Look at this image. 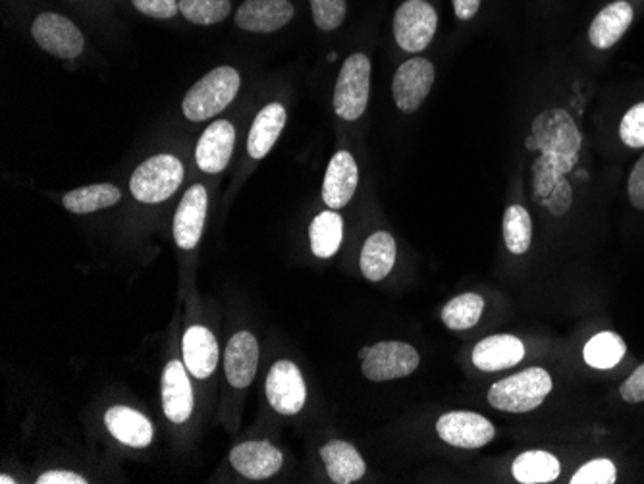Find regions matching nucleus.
<instances>
[{"instance_id":"obj_42","label":"nucleus","mask_w":644,"mask_h":484,"mask_svg":"<svg viewBox=\"0 0 644 484\" xmlns=\"http://www.w3.org/2000/svg\"><path fill=\"white\" fill-rule=\"evenodd\" d=\"M369 352H371V347H363L361 352H359V357H361V359H365Z\"/></svg>"},{"instance_id":"obj_34","label":"nucleus","mask_w":644,"mask_h":484,"mask_svg":"<svg viewBox=\"0 0 644 484\" xmlns=\"http://www.w3.org/2000/svg\"><path fill=\"white\" fill-rule=\"evenodd\" d=\"M620 138L631 149H644V103L631 106L620 124Z\"/></svg>"},{"instance_id":"obj_23","label":"nucleus","mask_w":644,"mask_h":484,"mask_svg":"<svg viewBox=\"0 0 644 484\" xmlns=\"http://www.w3.org/2000/svg\"><path fill=\"white\" fill-rule=\"evenodd\" d=\"M321 460L326 465V473L331 476L332 483H357L367 473V463L363 460L361 453L344 440H331L329 445L322 446Z\"/></svg>"},{"instance_id":"obj_5","label":"nucleus","mask_w":644,"mask_h":484,"mask_svg":"<svg viewBox=\"0 0 644 484\" xmlns=\"http://www.w3.org/2000/svg\"><path fill=\"white\" fill-rule=\"evenodd\" d=\"M369 90L371 60L363 53H355L342 66L334 88V111L342 120L354 122L361 118L369 105Z\"/></svg>"},{"instance_id":"obj_8","label":"nucleus","mask_w":644,"mask_h":484,"mask_svg":"<svg viewBox=\"0 0 644 484\" xmlns=\"http://www.w3.org/2000/svg\"><path fill=\"white\" fill-rule=\"evenodd\" d=\"M32 35L41 49L65 60L80 57L85 49V41L78 25L73 24L72 20L53 12H45L35 18Z\"/></svg>"},{"instance_id":"obj_14","label":"nucleus","mask_w":644,"mask_h":484,"mask_svg":"<svg viewBox=\"0 0 644 484\" xmlns=\"http://www.w3.org/2000/svg\"><path fill=\"white\" fill-rule=\"evenodd\" d=\"M232 468L251 481H263L274 476L283 469L284 456L265 440H251L235 446L230 453Z\"/></svg>"},{"instance_id":"obj_20","label":"nucleus","mask_w":644,"mask_h":484,"mask_svg":"<svg viewBox=\"0 0 644 484\" xmlns=\"http://www.w3.org/2000/svg\"><path fill=\"white\" fill-rule=\"evenodd\" d=\"M108 433L129 448H146L154 438V427L143 413L131 410L128 405H114L105 413Z\"/></svg>"},{"instance_id":"obj_25","label":"nucleus","mask_w":644,"mask_h":484,"mask_svg":"<svg viewBox=\"0 0 644 484\" xmlns=\"http://www.w3.org/2000/svg\"><path fill=\"white\" fill-rule=\"evenodd\" d=\"M395 240L388 232H375L361 250V273L367 280L380 283L384 280L395 265Z\"/></svg>"},{"instance_id":"obj_35","label":"nucleus","mask_w":644,"mask_h":484,"mask_svg":"<svg viewBox=\"0 0 644 484\" xmlns=\"http://www.w3.org/2000/svg\"><path fill=\"white\" fill-rule=\"evenodd\" d=\"M618 469L610 460H593L572 476V484H613Z\"/></svg>"},{"instance_id":"obj_32","label":"nucleus","mask_w":644,"mask_h":484,"mask_svg":"<svg viewBox=\"0 0 644 484\" xmlns=\"http://www.w3.org/2000/svg\"><path fill=\"white\" fill-rule=\"evenodd\" d=\"M232 9L230 0H180V12L197 25L220 24Z\"/></svg>"},{"instance_id":"obj_12","label":"nucleus","mask_w":644,"mask_h":484,"mask_svg":"<svg viewBox=\"0 0 644 484\" xmlns=\"http://www.w3.org/2000/svg\"><path fill=\"white\" fill-rule=\"evenodd\" d=\"M207 207H209L207 189L199 184L189 187L174 215V240L177 247L182 250L197 247V243L202 240L205 220H207Z\"/></svg>"},{"instance_id":"obj_18","label":"nucleus","mask_w":644,"mask_h":484,"mask_svg":"<svg viewBox=\"0 0 644 484\" xmlns=\"http://www.w3.org/2000/svg\"><path fill=\"white\" fill-rule=\"evenodd\" d=\"M525 359V344L511 334H494L481 339L473 349V365L479 371H506Z\"/></svg>"},{"instance_id":"obj_29","label":"nucleus","mask_w":644,"mask_h":484,"mask_svg":"<svg viewBox=\"0 0 644 484\" xmlns=\"http://www.w3.org/2000/svg\"><path fill=\"white\" fill-rule=\"evenodd\" d=\"M628 354V346L616 332H600L593 338L588 339L587 346L583 349L585 364L590 365L593 369H613L616 365L621 364V359Z\"/></svg>"},{"instance_id":"obj_16","label":"nucleus","mask_w":644,"mask_h":484,"mask_svg":"<svg viewBox=\"0 0 644 484\" xmlns=\"http://www.w3.org/2000/svg\"><path fill=\"white\" fill-rule=\"evenodd\" d=\"M235 129L228 120L212 122V126L203 131L195 149L197 166L207 174H218L228 166L234 153Z\"/></svg>"},{"instance_id":"obj_3","label":"nucleus","mask_w":644,"mask_h":484,"mask_svg":"<svg viewBox=\"0 0 644 484\" xmlns=\"http://www.w3.org/2000/svg\"><path fill=\"white\" fill-rule=\"evenodd\" d=\"M240 73L232 66H220L187 91L182 111L187 120L205 122L222 113L240 91Z\"/></svg>"},{"instance_id":"obj_19","label":"nucleus","mask_w":644,"mask_h":484,"mask_svg":"<svg viewBox=\"0 0 644 484\" xmlns=\"http://www.w3.org/2000/svg\"><path fill=\"white\" fill-rule=\"evenodd\" d=\"M258 342L251 332H238L226 347V379L234 388H248L257 372Z\"/></svg>"},{"instance_id":"obj_7","label":"nucleus","mask_w":644,"mask_h":484,"mask_svg":"<svg viewBox=\"0 0 644 484\" xmlns=\"http://www.w3.org/2000/svg\"><path fill=\"white\" fill-rule=\"evenodd\" d=\"M421 357L415 347L405 342H379L371 347V352L363 359V374L372 382H388V380L410 377L417 371Z\"/></svg>"},{"instance_id":"obj_21","label":"nucleus","mask_w":644,"mask_h":484,"mask_svg":"<svg viewBox=\"0 0 644 484\" xmlns=\"http://www.w3.org/2000/svg\"><path fill=\"white\" fill-rule=\"evenodd\" d=\"M633 7L625 0H616L596 14L588 27V41L595 49H612L613 45L625 35L633 24Z\"/></svg>"},{"instance_id":"obj_41","label":"nucleus","mask_w":644,"mask_h":484,"mask_svg":"<svg viewBox=\"0 0 644 484\" xmlns=\"http://www.w3.org/2000/svg\"><path fill=\"white\" fill-rule=\"evenodd\" d=\"M0 483L10 484V483H16V481H14V479H10V476L2 475V476H0Z\"/></svg>"},{"instance_id":"obj_27","label":"nucleus","mask_w":644,"mask_h":484,"mask_svg":"<svg viewBox=\"0 0 644 484\" xmlns=\"http://www.w3.org/2000/svg\"><path fill=\"white\" fill-rule=\"evenodd\" d=\"M344 220L336 210H324L317 215L309 227V240L314 257L331 258L342 245Z\"/></svg>"},{"instance_id":"obj_2","label":"nucleus","mask_w":644,"mask_h":484,"mask_svg":"<svg viewBox=\"0 0 644 484\" xmlns=\"http://www.w3.org/2000/svg\"><path fill=\"white\" fill-rule=\"evenodd\" d=\"M554 382L550 372L531 367L492 384L488 402L494 410L506 413H529L544 404Z\"/></svg>"},{"instance_id":"obj_36","label":"nucleus","mask_w":644,"mask_h":484,"mask_svg":"<svg viewBox=\"0 0 644 484\" xmlns=\"http://www.w3.org/2000/svg\"><path fill=\"white\" fill-rule=\"evenodd\" d=\"M141 14L157 18V20H170L180 12L177 0H131Z\"/></svg>"},{"instance_id":"obj_6","label":"nucleus","mask_w":644,"mask_h":484,"mask_svg":"<svg viewBox=\"0 0 644 484\" xmlns=\"http://www.w3.org/2000/svg\"><path fill=\"white\" fill-rule=\"evenodd\" d=\"M438 14L427 0H407L394 16V37L405 53H421L435 39Z\"/></svg>"},{"instance_id":"obj_22","label":"nucleus","mask_w":644,"mask_h":484,"mask_svg":"<svg viewBox=\"0 0 644 484\" xmlns=\"http://www.w3.org/2000/svg\"><path fill=\"white\" fill-rule=\"evenodd\" d=\"M184 365L195 379H209L217 371L218 342L205 326H189L184 334Z\"/></svg>"},{"instance_id":"obj_9","label":"nucleus","mask_w":644,"mask_h":484,"mask_svg":"<svg viewBox=\"0 0 644 484\" xmlns=\"http://www.w3.org/2000/svg\"><path fill=\"white\" fill-rule=\"evenodd\" d=\"M433 83H435V66L428 62L427 58H411L407 62H403L392 81L395 106L405 114L419 111L433 90Z\"/></svg>"},{"instance_id":"obj_28","label":"nucleus","mask_w":644,"mask_h":484,"mask_svg":"<svg viewBox=\"0 0 644 484\" xmlns=\"http://www.w3.org/2000/svg\"><path fill=\"white\" fill-rule=\"evenodd\" d=\"M120 189L113 184H93L78 187L62 197V205L73 215H89L95 210L108 209L120 201Z\"/></svg>"},{"instance_id":"obj_31","label":"nucleus","mask_w":644,"mask_h":484,"mask_svg":"<svg viewBox=\"0 0 644 484\" xmlns=\"http://www.w3.org/2000/svg\"><path fill=\"white\" fill-rule=\"evenodd\" d=\"M504 242L514 255H524L531 247V215L521 205H511L504 212Z\"/></svg>"},{"instance_id":"obj_17","label":"nucleus","mask_w":644,"mask_h":484,"mask_svg":"<svg viewBox=\"0 0 644 484\" xmlns=\"http://www.w3.org/2000/svg\"><path fill=\"white\" fill-rule=\"evenodd\" d=\"M359 184V170L354 154L347 151H338L332 157L331 164L326 169L324 184H322V201L332 210L346 207L354 199L355 189Z\"/></svg>"},{"instance_id":"obj_24","label":"nucleus","mask_w":644,"mask_h":484,"mask_svg":"<svg viewBox=\"0 0 644 484\" xmlns=\"http://www.w3.org/2000/svg\"><path fill=\"white\" fill-rule=\"evenodd\" d=\"M286 126V108L280 103H271L263 111H258L253 122L248 141V151L253 159H265L271 153L274 143L280 138Z\"/></svg>"},{"instance_id":"obj_10","label":"nucleus","mask_w":644,"mask_h":484,"mask_svg":"<svg viewBox=\"0 0 644 484\" xmlns=\"http://www.w3.org/2000/svg\"><path fill=\"white\" fill-rule=\"evenodd\" d=\"M436 433L446 445L461 450H476L491 445L496 428L479 413L451 412L436 420Z\"/></svg>"},{"instance_id":"obj_37","label":"nucleus","mask_w":644,"mask_h":484,"mask_svg":"<svg viewBox=\"0 0 644 484\" xmlns=\"http://www.w3.org/2000/svg\"><path fill=\"white\" fill-rule=\"evenodd\" d=\"M621 397L628 404H643L644 402V365L636 367L635 372L629 377L620 388Z\"/></svg>"},{"instance_id":"obj_15","label":"nucleus","mask_w":644,"mask_h":484,"mask_svg":"<svg viewBox=\"0 0 644 484\" xmlns=\"http://www.w3.org/2000/svg\"><path fill=\"white\" fill-rule=\"evenodd\" d=\"M291 18L290 0H245L235 12V24L243 32L273 33L290 24Z\"/></svg>"},{"instance_id":"obj_33","label":"nucleus","mask_w":644,"mask_h":484,"mask_svg":"<svg viewBox=\"0 0 644 484\" xmlns=\"http://www.w3.org/2000/svg\"><path fill=\"white\" fill-rule=\"evenodd\" d=\"M314 24L322 32H334L346 20V0H311Z\"/></svg>"},{"instance_id":"obj_30","label":"nucleus","mask_w":644,"mask_h":484,"mask_svg":"<svg viewBox=\"0 0 644 484\" xmlns=\"http://www.w3.org/2000/svg\"><path fill=\"white\" fill-rule=\"evenodd\" d=\"M484 311V299L476 293H461L442 309V321L450 331L473 329Z\"/></svg>"},{"instance_id":"obj_1","label":"nucleus","mask_w":644,"mask_h":484,"mask_svg":"<svg viewBox=\"0 0 644 484\" xmlns=\"http://www.w3.org/2000/svg\"><path fill=\"white\" fill-rule=\"evenodd\" d=\"M527 149L537 151L562 176H570L579 162L583 136L572 114L564 108H548L532 120Z\"/></svg>"},{"instance_id":"obj_13","label":"nucleus","mask_w":644,"mask_h":484,"mask_svg":"<svg viewBox=\"0 0 644 484\" xmlns=\"http://www.w3.org/2000/svg\"><path fill=\"white\" fill-rule=\"evenodd\" d=\"M182 361H170L162 372V412L166 419L182 425L194 412V390Z\"/></svg>"},{"instance_id":"obj_40","label":"nucleus","mask_w":644,"mask_h":484,"mask_svg":"<svg viewBox=\"0 0 644 484\" xmlns=\"http://www.w3.org/2000/svg\"><path fill=\"white\" fill-rule=\"evenodd\" d=\"M451 4L459 20H471L481 9V0H451Z\"/></svg>"},{"instance_id":"obj_39","label":"nucleus","mask_w":644,"mask_h":484,"mask_svg":"<svg viewBox=\"0 0 644 484\" xmlns=\"http://www.w3.org/2000/svg\"><path fill=\"white\" fill-rule=\"evenodd\" d=\"M37 484H88L85 476L72 473V471H62V469H55V471H47L37 476Z\"/></svg>"},{"instance_id":"obj_4","label":"nucleus","mask_w":644,"mask_h":484,"mask_svg":"<svg viewBox=\"0 0 644 484\" xmlns=\"http://www.w3.org/2000/svg\"><path fill=\"white\" fill-rule=\"evenodd\" d=\"M184 182V166L172 154H157L141 162L129 180V192L139 203L157 205L176 194Z\"/></svg>"},{"instance_id":"obj_11","label":"nucleus","mask_w":644,"mask_h":484,"mask_svg":"<svg viewBox=\"0 0 644 484\" xmlns=\"http://www.w3.org/2000/svg\"><path fill=\"white\" fill-rule=\"evenodd\" d=\"M266 397L274 412L280 415H298L307 402L306 380L298 365L291 361H276L266 377Z\"/></svg>"},{"instance_id":"obj_38","label":"nucleus","mask_w":644,"mask_h":484,"mask_svg":"<svg viewBox=\"0 0 644 484\" xmlns=\"http://www.w3.org/2000/svg\"><path fill=\"white\" fill-rule=\"evenodd\" d=\"M629 201L633 207L644 210V154L636 161L635 166L631 170V176L628 182Z\"/></svg>"},{"instance_id":"obj_26","label":"nucleus","mask_w":644,"mask_h":484,"mask_svg":"<svg viewBox=\"0 0 644 484\" xmlns=\"http://www.w3.org/2000/svg\"><path fill=\"white\" fill-rule=\"evenodd\" d=\"M562 471V465L556 456L544 450H529L517 456L511 473L517 483L521 484H547L556 481Z\"/></svg>"}]
</instances>
